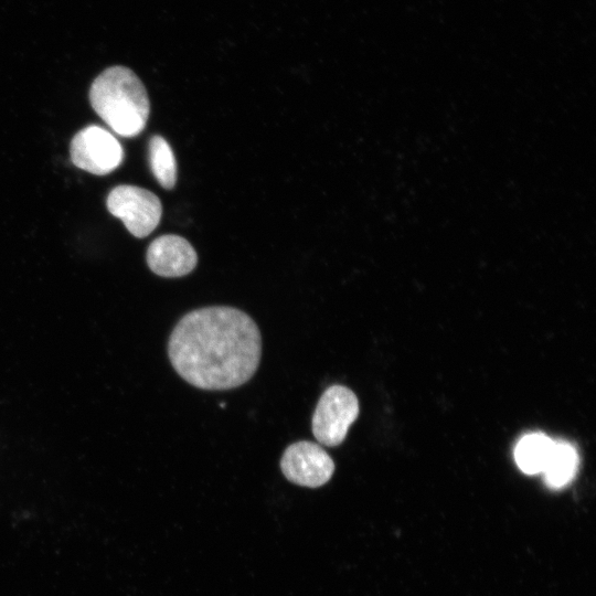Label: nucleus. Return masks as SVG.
<instances>
[{
  "label": "nucleus",
  "instance_id": "nucleus-1",
  "mask_svg": "<svg viewBox=\"0 0 596 596\" xmlns=\"http://www.w3.org/2000/svg\"><path fill=\"white\" fill-rule=\"evenodd\" d=\"M168 355L189 384L209 391L238 387L258 369L262 337L244 311L212 306L185 313L173 328Z\"/></svg>",
  "mask_w": 596,
  "mask_h": 596
},
{
  "label": "nucleus",
  "instance_id": "nucleus-2",
  "mask_svg": "<svg viewBox=\"0 0 596 596\" xmlns=\"http://www.w3.org/2000/svg\"><path fill=\"white\" fill-rule=\"evenodd\" d=\"M89 102L95 113L119 136L135 137L147 125L150 103L140 78L125 66H111L92 83Z\"/></svg>",
  "mask_w": 596,
  "mask_h": 596
},
{
  "label": "nucleus",
  "instance_id": "nucleus-3",
  "mask_svg": "<svg viewBox=\"0 0 596 596\" xmlns=\"http://www.w3.org/2000/svg\"><path fill=\"white\" fill-rule=\"evenodd\" d=\"M359 415V401L344 385H331L320 396L311 419L315 438L324 446L340 445Z\"/></svg>",
  "mask_w": 596,
  "mask_h": 596
},
{
  "label": "nucleus",
  "instance_id": "nucleus-4",
  "mask_svg": "<svg viewBox=\"0 0 596 596\" xmlns=\"http://www.w3.org/2000/svg\"><path fill=\"white\" fill-rule=\"evenodd\" d=\"M106 205L108 211L120 219L126 228L136 237L148 236L159 224L162 205L151 191L129 184L110 190Z\"/></svg>",
  "mask_w": 596,
  "mask_h": 596
},
{
  "label": "nucleus",
  "instance_id": "nucleus-5",
  "mask_svg": "<svg viewBox=\"0 0 596 596\" xmlns=\"http://www.w3.org/2000/svg\"><path fill=\"white\" fill-rule=\"evenodd\" d=\"M72 162L89 173L104 175L117 169L124 159L120 142L103 127L91 125L79 130L70 145Z\"/></svg>",
  "mask_w": 596,
  "mask_h": 596
},
{
  "label": "nucleus",
  "instance_id": "nucleus-6",
  "mask_svg": "<svg viewBox=\"0 0 596 596\" xmlns=\"http://www.w3.org/2000/svg\"><path fill=\"white\" fill-rule=\"evenodd\" d=\"M280 469L290 482L318 488L331 479L334 462L320 445L300 440L285 449L280 459Z\"/></svg>",
  "mask_w": 596,
  "mask_h": 596
},
{
  "label": "nucleus",
  "instance_id": "nucleus-7",
  "mask_svg": "<svg viewBox=\"0 0 596 596\" xmlns=\"http://www.w3.org/2000/svg\"><path fill=\"white\" fill-rule=\"evenodd\" d=\"M148 267L158 276L181 277L198 264L193 246L183 237L167 234L152 241L147 249Z\"/></svg>",
  "mask_w": 596,
  "mask_h": 596
},
{
  "label": "nucleus",
  "instance_id": "nucleus-8",
  "mask_svg": "<svg viewBox=\"0 0 596 596\" xmlns=\"http://www.w3.org/2000/svg\"><path fill=\"white\" fill-rule=\"evenodd\" d=\"M578 455L576 449L566 441L554 440L549 459L543 469L544 479L551 488H562L567 485L577 471Z\"/></svg>",
  "mask_w": 596,
  "mask_h": 596
},
{
  "label": "nucleus",
  "instance_id": "nucleus-9",
  "mask_svg": "<svg viewBox=\"0 0 596 596\" xmlns=\"http://www.w3.org/2000/svg\"><path fill=\"white\" fill-rule=\"evenodd\" d=\"M553 443L554 440L543 433L523 436L514 448V459L518 467L528 475L542 472Z\"/></svg>",
  "mask_w": 596,
  "mask_h": 596
},
{
  "label": "nucleus",
  "instance_id": "nucleus-10",
  "mask_svg": "<svg viewBox=\"0 0 596 596\" xmlns=\"http://www.w3.org/2000/svg\"><path fill=\"white\" fill-rule=\"evenodd\" d=\"M149 162L159 184L167 190L172 189L177 182V162L170 145L163 137H151Z\"/></svg>",
  "mask_w": 596,
  "mask_h": 596
}]
</instances>
